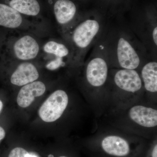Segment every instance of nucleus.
Returning <instances> with one entry per match:
<instances>
[{"mask_svg":"<svg viewBox=\"0 0 157 157\" xmlns=\"http://www.w3.org/2000/svg\"><path fill=\"white\" fill-rule=\"evenodd\" d=\"M112 1H114V0H112Z\"/></svg>","mask_w":157,"mask_h":157,"instance_id":"21","label":"nucleus"},{"mask_svg":"<svg viewBox=\"0 0 157 157\" xmlns=\"http://www.w3.org/2000/svg\"><path fill=\"white\" fill-rule=\"evenodd\" d=\"M6 136V132L2 127L0 126V143L2 140L5 138Z\"/></svg>","mask_w":157,"mask_h":157,"instance_id":"18","label":"nucleus"},{"mask_svg":"<svg viewBox=\"0 0 157 157\" xmlns=\"http://www.w3.org/2000/svg\"><path fill=\"white\" fill-rule=\"evenodd\" d=\"M71 98L66 90H56L39 108V117L47 123L54 122L60 119L69 109Z\"/></svg>","mask_w":157,"mask_h":157,"instance_id":"7","label":"nucleus"},{"mask_svg":"<svg viewBox=\"0 0 157 157\" xmlns=\"http://www.w3.org/2000/svg\"><path fill=\"white\" fill-rule=\"evenodd\" d=\"M109 95V107L107 111L125 109L143 102V85L139 71L117 68L110 69Z\"/></svg>","mask_w":157,"mask_h":157,"instance_id":"4","label":"nucleus"},{"mask_svg":"<svg viewBox=\"0 0 157 157\" xmlns=\"http://www.w3.org/2000/svg\"><path fill=\"white\" fill-rule=\"evenodd\" d=\"M43 50L46 55L51 56V59L48 63L57 69L65 67L71 56V51L67 45L57 41L46 42L43 46Z\"/></svg>","mask_w":157,"mask_h":157,"instance_id":"10","label":"nucleus"},{"mask_svg":"<svg viewBox=\"0 0 157 157\" xmlns=\"http://www.w3.org/2000/svg\"><path fill=\"white\" fill-rule=\"evenodd\" d=\"M101 21L94 15H90L79 21L70 33V39L73 47L79 51L89 48L100 34Z\"/></svg>","mask_w":157,"mask_h":157,"instance_id":"6","label":"nucleus"},{"mask_svg":"<svg viewBox=\"0 0 157 157\" xmlns=\"http://www.w3.org/2000/svg\"><path fill=\"white\" fill-rule=\"evenodd\" d=\"M39 77V71L33 64L29 62H23L17 66L11 74L10 82L13 85L22 86L36 81Z\"/></svg>","mask_w":157,"mask_h":157,"instance_id":"11","label":"nucleus"},{"mask_svg":"<svg viewBox=\"0 0 157 157\" xmlns=\"http://www.w3.org/2000/svg\"><path fill=\"white\" fill-rule=\"evenodd\" d=\"M75 155V154L73 153H71V152L69 153L68 152H63L61 153H60V155L57 157H78Z\"/></svg>","mask_w":157,"mask_h":157,"instance_id":"17","label":"nucleus"},{"mask_svg":"<svg viewBox=\"0 0 157 157\" xmlns=\"http://www.w3.org/2000/svg\"><path fill=\"white\" fill-rule=\"evenodd\" d=\"M98 120L149 140L157 137V105L139 102L125 109L109 110Z\"/></svg>","mask_w":157,"mask_h":157,"instance_id":"3","label":"nucleus"},{"mask_svg":"<svg viewBox=\"0 0 157 157\" xmlns=\"http://www.w3.org/2000/svg\"><path fill=\"white\" fill-rule=\"evenodd\" d=\"M24 22L23 16L6 3H0V26L15 29Z\"/></svg>","mask_w":157,"mask_h":157,"instance_id":"14","label":"nucleus"},{"mask_svg":"<svg viewBox=\"0 0 157 157\" xmlns=\"http://www.w3.org/2000/svg\"><path fill=\"white\" fill-rule=\"evenodd\" d=\"M150 141L98 120L94 132L82 140L81 145L86 153L109 157H143Z\"/></svg>","mask_w":157,"mask_h":157,"instance_id":"1","label":"nucleus"},{"mask_svg":"<svg viewBox=\"0 0 157 157\" xmlns=\"http://www.w3.org/2000/svg\"><path fill=\"white\" fill-rule=\"evenodd\" d=\"M115 48L116 59L111 67L139 71L144 63L135 44L129 38L124 36L119 37Z\"/></svg>","mask_w":157,"mask_h":157,"instance_id":"8","label":"nucleus"},{"mask_svg":"<svg viewBox=\"0 0 157 157\" xmlns=\"http://www.w3.org/2000/svg\"><path fill=\"white\" fill-rule=\"evenodd\" d=\"M143 157H157V137L151 140Z\"/></svg>","mask_w":157,"mask_h":157,"instance_id":"16","label":"nucleus"},{"mask_svg":"<svg viewBox=\"0 0 157 157\" xmlns=\"http://www.w3.org/2000/svg\"><path fill=\"white\" fill-rule=\"evenodd\" d=\"M88 157H109L104 155L98 154L91 153H86Z\"/></svg>","mask_w":157,"mask_h":157,"instance_id":"19","label":"nucleus"},{"mask_svg":"<svg viewBox=\"0 0 157 157\" xmlns=\"http://www.w3.org/2000/svg\"><path fill=\"white\" fill-rule=\"evenodd\" d=\"M3 107H4V104H3V101L0 99V113L2 112Z\"/></svg>","mask_w":157,"mask_h":157,"instance_id":"20","label":"nucleus"},{"mask_svg":"<svg viewBox=\"0 0 157 157\" xmlns=\"http://www.w3.org/2000/svg\"><path fill=\"white\" fill-rule=\"evenodd\" d=\"M138 71L143 85V102L157 105V62L144 63Z\"/></svg>","mask_w":157,"mask_h":157,"instance_id":"9","label":"nucleus"},{"mask_svg":"<svg viewBox=\"0 0 157 157\" xmlns=\"http://www.w3.org/2000/svg\"><path fill=\"white\" fill-rule=\"evenodd\" d=\"M5 3L23 16L37 17L42 11L39 0H6Z\"/></svg>","mask_w":157,"mask_h":157,"instance_id":"15","label":"nucleus"},{"mask_svg":"<svg viewBox=\"0 0 157 157\" xmlns=\"http://www.w3.org/2000/svg\"><path fill=\"white\" fill-rule=\"evenodd\" d=\"M98 53L86 63L82 72L81 94L97 120L109 107V78L110 67L108 56Z\"/></svg>","mask_w":157,"mask_h":157,"instance_id":"2","label":"nucleus"},{"mask_svg":"<svg viewBox=\"0 0 157 157\" xmlns=\"http://www.w3.org/2000/svg\"><path fill=\"white\" fill-rule=\"evenodd\" d=\"M40 52L39 43L30 35L20 36L15 40L14 38L0 39L1 62H9L12 59L28 62L36 59Z\"/></svg>","mask_w":157,"mask_h":157,"instance_id":"5","label":"nucleus"},{"mask_svg":"<svg viewBox=\"0 0 157 157\" xmlns=\"http://www.w3.org/2000/svg\"><path fill=\"white\" fill-rule=\"evenodd\" d=\"M45 91L46 86L41 81H35L23 86L17 94V105L21 108L29 107L33 102L35 98L43 95Z\"/></svg>","mask_w":157,"mask_h":157,"instance_id":"13","label":"nucleus"},{"mask_svg":"<svg viewBox=\"0 0 157 157\" xmlns=\"http://www.w3.org/2000/svg\"><path fill=\"white\" fill-rule=\"evenodd\" d=\"M53 10L57 22L63 26L71 23L77 13V6L72 0H56Z\"/></svg>","mask_w":157,"mask_h":157,"instance_id":"12","label":"nucleus"}]
</instances>
